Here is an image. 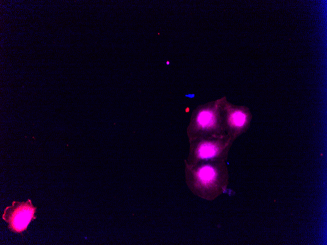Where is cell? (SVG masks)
<instances>
[{
	"mask_svg": "<svg viewBox=\"0 0 327 245\" xmlns=\"http://www.w3.org/2000/svg\"><path fill=\"white\" fill-rule=\"evenodd\" d=\"M187 183L195 195L212 200L222 194L228 184V174L225 160L200 162L188 166Z\"/></svg>",
	"mask_w": 327,
	"mask_h": 245,
	"instance_id": "obj_1",
	"label": "cell"
},
{
	"mask_svg": "<svg viewBox=\"0 0 327 245\" xmlns=\"http://www.w3.org/2000/svg\"><path fill=\"white\" fill-rule=\"evenodd\" d=\"M233 140L230 137L221 136L214 139H203L193 142L189 166L203 161L225 160Z\"/></svg>",
	"mask_w": 327,
	"mask_h": 245,
	"instance_id": "obj_2",
	"label": "cell"
},
{
	"mask_svg": "<svg viewBox=\"0 0 327 245\" xmlns=\"http://www.w3.org/2000/svg\"><path fill=\"white\" fill-rule=\"evenodd\" d=\"M36 208L31 200L14 201L12 205L5 208L2 219L8 224V228L15 233H21L27 229L31 221L36 219Z\"/></svg>",
	"mask_w": 327,
	"mask_h": 245,
	"instance_id": "obj_3",
	"label": "cell"
},
{
	"mask_svg": "<svg viewBox=\"0 0 327 245\" xmlns=\"http://www.w3.org/2000/svg\"><path fill=\"white\" fill-rule=\"evenodd\" d=\"M229 114V122L233 128L238 132L245 127L249 119L246 110L242 108H231Z\"/></svg>",
	"mask_w": 327,
	"mask_h": 245,
	"instance_id": "obj_4",
	"label": "cell"
},
{
	"mask_svg": "<svg viewBox=\"0 0 327 245\" xmlns=\"http://www.w3.org/2000/svg\"><path fill=\"white\" fill-rule=\"evenodd\" d=\"M215 120V115L213 111L207 110L200 111L197 116V121L199 125L203 129L210 127Z\"/></svg>",
	"mask_w": 327,
	"mask_h": 245,
	"instance_id": "obj_5",
	"label": "cell"
}]
</instances>
